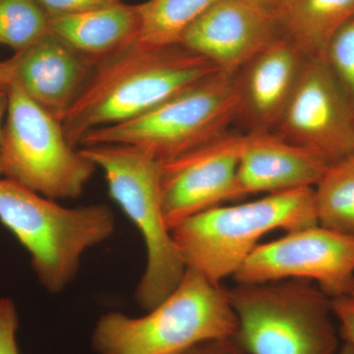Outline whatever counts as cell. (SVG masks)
<instances>
[{
    "instance_id": "cell-1",
    "label": "cell",
    "mask_w": 354,
    "mask_h": 354,
    "mask_svg": "<svg viewBox=\"0 0 354 354\" xmlns=\"http://www.w3.org/2000/svg\"><path fill=\"white\" fill-rule=\"evenodd\" d=\"M216 71L215 64L183 44L152 46L135 39L94 65L60 118L65 136L79 149L88 132L142 115Z\"/></svg>"
},
{
    "instance_id": "cell-2",
    "label": "cell",
    "mask_w": 354,
    "mask_h": 354,
    "mask_svg": "<svg viewBox=\"0 0 354 354\" xmlns=\"http://www.w3.org/2000/svg\"><path fill=\"white\" fill-rule=\"evenodd\" d=\"M0 223L29 253L39 285L51 295L64 292L84 254L115 230L108 205L64 207L6 177H0Z\"/></svg>"
},
{
    "instance_id": "cell-3",
    "label": "cell",
    "mask_w": 354,
    "mask_h": 354,
    "mask_svg": "<svg viewBox=\"0 0 354 354\" xmlns=\"http://www.w3.org/2000/svg\"><path fill=\"white\" fill-rule=\"evenodd\" d=\"M237 322L227 290L187 268L171 295L146 315L111 311L91 337L95 354H183L198 344L234 337Z\"/></svg>"
},
{
    "instance_id": "cell-4",
    "label": "cell",
    "mask_w": 354,
    "mask_h": 354,
    "mask_svg": "<svg viewBox=\"0 0 354 354\" xmlns=\"http://www.w3.org/2000/svg\"><path fill=\"white\" fill-rule=\"evenodd\" d=\"M317 225L314 188L304 187L218 205L183 221L171 232L186 268L221 285L236 274L268 232Z\"/></svg>"
},
{
    "instance_id": "cell-5",
    "label": "cell",
    "mask_w": 354,
    "mask_h": 354,
    "mask_svg": "<svg viewBox=\"0 0 354 354\" xmlns=\"http://www.w3.org/2000/svg\"><path fill=\"white\" fill-rule=\"evenodd\" d=\"M79 149L104 171L111 199L143 237L146 266L135 299L144 311L155 308L174 292L187 269L165 221L162 162L143 149L121 144Z\"/></svg>"
},
{
    "instance_id": "cell-6",
    "label": "cell",
    "mask_w": 354,
    "mask_h": 354,
    "mask_svg": "<svg viewBox=\"0 0 354 354\" xmlns=\"http://www.w3.org/2000/svg\"><path fill=\"white\" fill-rule=\"evenodd\" d=\"M234 339L247 354H337L330 297L302 279L237 283L227 290Z\"/></svg>"
},
{
    "instance_id": "cell-7",
    "label": "cell",
    "mask_w": 354,
    "mask_h": 354,
    "mask_svg": "<svg viewBox=\"0 0 354 354\" xmlns=\"http://www.w3.org/2000/svg\"><path fill=\"white\" fill-rule=\"evenodd\" d=\"M239 118L234 76L216 71L142 115L88 132L79 148L121 144L165 162L225 136Z\"/></svg>"
},
{
    "instance_id": "cell-8",
    "label": "cell",
    "mask_w": 354,
    "mask_h": 354,
    "mask_svg": "<svg viewBox=\"0 0 354 354\" xmlns=\"http://www.w3.org/2000/svg\"><path fill=\"white\" fill-rule=\"evenodd\" d=\"M1 162L3 177L55 201L80 197L97 169L69 143L62 121L15 82L8 88Z\"/></svg>"
},
{
    "instance_id": "cell-9",
    "label": "cell",
    "mask_w": 354,
    "mask_h": 354,
    "mask_svg": "<svg viewBox=\"0 0 354 354\" xmlns=\"http://www.w3.org/2000/svg\"><path fill=\"white\" fill-rule=\"evenodd\" d=\"M236 283L315 281L330 298L354 288V236L317 225L259 244L234 276Z\"/></svg>"
},
{
    "instance_id": "cell-10",
    "label": "cell",
    "mask_w": 354,
    "mask_h": 354,
    "mask_svg": "<svg viewBox=\"0 0 354 354\" xmlns=\"http://www.w3.org/2000/svg\"><path fill=\"white\" fill-rule=\"evenodd\" d=\"M276 130L328 165L354 153V113L323 58L305 62Z\"/></svg>"
},
{
    "instance_id": "cell-11",
    "label": "cell",
    "mask_w": 354,
    "mask_h": 354,
    "mask_svg": "<svg viewBox=\"0 0 354 354\" xmlns=\"http://www.w3.org/2000/svg\"><path fill=\"white\" fill-rule=\"evenodd\" d=\"M244 135L225 136L162 162L160 193L167 227L235 200Z\"/></svg>"
},
{
    "instance_id": "cell-12",
    "label": "cell",
    "mask_w": 354,
    "mask_h": 354,
    "mask_svg": "<svg viewBox=\"0 0 354 354\" xmlns=\"http://www.w3.org/2000/svg\"><path fill=\"white\" fill-rule=\"evenodd\" d=\"M276 18L243 0H218L184 32L180 44L234 76L279 36Z\"/></svg>"
},
{
    "instance_id": "cell-13",
    "label": "cell",
    "mask_w": 354,
    "mask_h": 354,
    "mask_svg": "<svg viewBox=\"0 0 354 354\" xmlns=\"http://www.w3.org/2000/svg\"><path fill=\"white\" fill-rule=\"evenodd\" d=\"M4 64L11 82L59 120L75 102L95 65L50 32Z\"/></svg>"
},
{
    "instance_id": "cell-14",
    "label": "cell",
    "mask_w": 354,
    "mask_h": 354,
    "mask_svg": "<svg viewBox=\"0 0 354 354\" xmlns=\"http://www.w3.org/2000/svg\"><path fill=\"white\" fill-rule=\"evenodd\" d=\"M308 58L279 35L234 75L239 118L252 131H274Z\"/></svg>"
},
{
    "instance_id": "cell-15",
    "label": "cell",
    "mask_w": 354,
    "mask_h": 354,
    "mask_svg": "<svg viewBox=\"0 0 354 354\" xmlns=\"http://www.w3.org/2000/svg\"><path fill=\"white\" fill-rule=\"evenodd\" d=\"M329 165L276 132L251 131L244 135L235 199L258 193L314 188Z\"/></svg>"
},
{
    "instance_id": "cell-16",
    "label": "cell",
    "mask_w": 354,
    "mask_h": 354,
    "mask_svg": "<svg viewBox=\"0 0 354 354\" xmlns=\"http://www.w3.org/2000/svg\"><path fill=\"white\" fill-rule=\"evenodd\" d=\"M139 4L120 3L50 18V32L95 64L138 36Z\"/></svg>"
},
{
    "instance_id": "cell-17",
    "label": "cell",
    "mask_w": 354,
    "mask_h": 354,
    "mask_svg": "<svg viewBox=\"0 0 354 354\" xmlns=\"http://www.w3.org/2000/svg\"><path fill=\"white\" fill-rule=\"evenodd\" d=\"M354 16V0H290L278 20L283 37L306 58H324L335 32Z\"/></svg>"
},
{
    "instance_id": "cell-18",
    "label": "cell",
    "mask_w": 354,
    "mask_h": 354,
    "mask_svg": "<svg viewBox=\"0 0 354 354\" xmlns=\"http://www.w3.org/2000/svg\"><path fill=\"white\" fill-rule=\"evenodd\" d=\"M218 0H148L139 4L136 41L152 46L180 43L184 32Z\"/></svg>"
},
{
    "instance_id": "cell-19",
    "label": "cell",
    "mask_w": 354,
    "mask_h": 354,
    "mask_svg": "<svg viewBox=\"0 0 354 354\" xmlns=\"http://www.w3.org/2000/svg\"><path fill=\"white\" fill-rule=\"evenodd\" d=\"M314 197L319 225L354 236V153L328 167Z\"/></svg>"
},
{
    "instance_id": "cell-20",
    "label": "cell",
    "mask_w": 354,
    "mask_h": 354,
    "mask_svg": "<svg viewBox=\"0 0 354 354\" xmlns=\"http://www.w3.org/2000/svg\"><path fill=\"white\" fill-rule=\"evenodd\" d=\"M50 32V17L36 0H0V44L15 53Z\"/></svg>"
},
{
    "instance_id": "cell-21",
    "label": "cell",
    "mask_w": 354,
    "mask_h": 354,
    "mask_svg": "<svg viewBox=\"0 0 354 354\" xmlns=\"http://www.w3.org/2000/svg\"><path fill=\"white\" fill-rule=\"evenodd\" d=\"M323 59L354 113V16L335 32Z\"/></svg>"
},
{
    "instance_id": "cell-22",
    "label": "cell",
    "mask_w": 354,
    "mask_h": 354,
    "mask_svg": "<svg viewBox=\"0 0 354 354\" xmlns=\"http://www.w3.org/2000/svg\"><path fill=\"white\" fill-rule=\"evenodd\" d=\"M19 316L13 299L0 298V354H20L17 344Z\"/></svg>"
},
{
    "instance_id": "cell-23",
    "label": "cell",
    "mask_w": 354,
    "mask_h": 354,
    "mask_svg": "<svg viewBox=\"0 0 354 354\" xmlns=\"http://www.w3.org/2000/svg\"><path fill=\"white\" fill-rule=\"evenodd\" d=\"M50 18L95 10L120 3L122 0H36Z\"/></svg>"
},
{
    "instance_id": "cell-24",
    "label": "cell",
    "mask_w": 354,
    "mask_h": 354,
    "mask_svg": "<svg viewBox=\"0 0 354 354\" xmlns=\"http://www.w3.org/2000/svg\"><path fill=\"white\" fill-rule=\"evenodd\" d=\"M330 301L335 320L339 324V334L354 349V298L346 295L330 298Z\"/></svg>"
},
{
    "instance_id": "cell-25",
    "label": "cell",
    "mask_w": 354,
    "mask_h": 354,
    "mask_svg": "<svg viewBox=\"0 0 354 354\" xmlns=\"http://www.w3.org/2000/svg\"><path fill=\"white\" fill-rule=\"evenodd\" d=\"M183 354H247L234 337H220L198 344Z\"/></svg>"
},
{
    "instance_id": "cell-26",
    "label": "cell",
    "mask_w": 354,
    "mask_h": 354,
    "mask_svg": "<svg viewBox=\"0 0 354 354\" xmlns=\"http://www.w3.org/2000/svg\"><path fill=\"white\" fill-rule=\"evenodd\" d=\"M243 1L257 7L271 15L272 17L279 20V17L285 12L290 0H243Z\"/></svg>"
},
{
    "instance_id": "cell-27",
    "label": "cell",
    "mask_w": 354,
    "mask_h": 354,
    "mask_svg": "<svg viewBox=\"0 0 354 354\" xmlns=\"http://www.w3.org/2000/svg\"><path fill=\"white\" fill-rule=\"evenodd\" d=\"M7 108H8V90H0V177H3L1 162L2 136H3L2 120L7 113Z\"/></svg>"
},
{
    "instance_id": "cell-28",
    "label": "cell",
    "mask_w": 354,
    "mask_h": 354,
    "mask_svg": "<svg viewBox=\"0 0 354 354\" xmlns=\"http://www.w3.org/2000/svg\"><path fill=\"white\" fill-rule=\"evenodd\" d=\"M11 84L10 75L7 71L4 62H0V90H8Z\"/></svg>"
},
{
    "instance_id": "cell-29",
    "label": "cell",
    "mask_w": 354,
    "mask_h": 354,
    "mask_svg": "<svg viewBox=\"0 0 354 354\" xmlns=\"http://www.w3.org/2000/svg\"><path fill=\"white\" fill-rule=\"evenodd\" d=\"M337 354H354V349L351 348V346H349L348 342H344Z\"/></svg>"
},
{
    "instance_id": "cell-30",
    "label": "cell",
    "mask_w": 354,
    "mask_h": 354,
    "mask_svg": "<svg viewBox=\"0 0 354 354\" xmlns=\"http://www.w3.org/2000/svg\"><path fill=\"white\" fill-rule=\"evenodd\" d=\"M348 297H351L354 298V288H353V290H351V295H349Z\"/></svg>"
}]
</instances>
